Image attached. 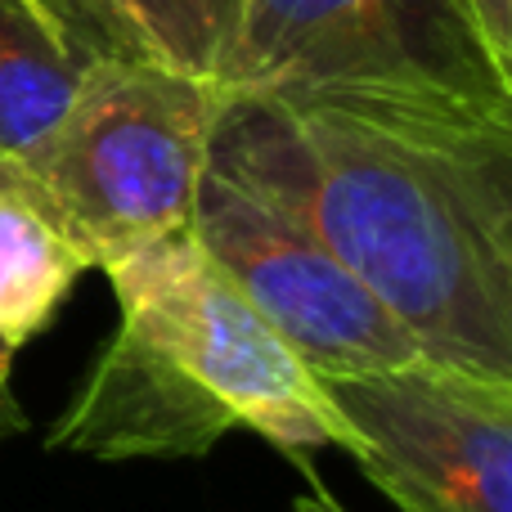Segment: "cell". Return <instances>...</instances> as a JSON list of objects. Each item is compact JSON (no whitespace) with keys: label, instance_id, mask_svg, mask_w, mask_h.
<instances>
[{"label":"cell","instance_id":"obj_1","mask_svg":"<svg viewBox=\"0 0 512 512\" xmlns=\"http://www.w3.org/2000/svg\"><path fill=\"white\" fill-rule=\"evenodd\" d=\"M212 171L324 243L432 360L512 378V126L234 99Z\"/></svg>","mask_w":512,"mask_h":512},{"label":"cell","instance_id":"obj_2","mask_svg":"<svg viewBox=\"0 0 512 512\" xmlns=\"http://www.w3.org/2000/svg\"><path fill=\"white\" fill-rule=\"evenodd\" d=\"M99 270L117 328L45 445L104 463L203 459L234 432L306 463L333 445L319 378L189 230Z\"/></svg>","mask_w":512,"mask_h":512},{"label":"cell","instance_id":"obj_3","mask_svg":"<svg viewBox=\"0 0 512 512\" xmlns=\"http://www.w3.org/2000/svg\"><path fill=\"white\" fill-rule=\"evenodd\" d=\"M207 81L221 104L512 126V68L463 0H234Z\"/></svg>","mask_w":512,"mask_h":512},{"label":"cell","instance_id":"obj_4","mask_svg":"<svg viewBox=\"0 0 512 512\" xmlns=\"http://www.w3.org/2000/svg\"><path fill=\"white\" fill-rule=\"evenodd\" d=\"M221 108L212 81L140 54L113 50L86 68L32 171L63 207L95 270L189 230L212 171Z\"/></svg>","mask_w":512,"mask_h":512},{"label":"cell","instance_id":"obj_5","mask_svg":"<svg viewBox=\"0 0 512 512\" xmlns=\"http://www.w3.org/2000/svg\"><path fill=\"white\" fill-rule=\"evenodd\" d=\"M333 445L400 512H512V378L418 355L319 378Z\"/></svg>","mask_w":512,"mask_h":512},{"label":"cell","instance_id":"obj_6","mask_svg":"<svg viewBox=\"0 0 512 512\" xmlns=\"http://www.w3.org/2000/svg\"><path fill=\"white\" fill-rule=\"evenodd\" d=\"M189 234L315 378L387 369L427 355L324 243L221 171H207Z\"/></svg>","mask_w":512,"mask_h":512},{"label":"cell","instance_id":"obj_7","mask_svg":"<svg viewBox=\"0 0 512 512\" xmlns=\"http://www.w3.org/2000/svg\"><path fill=\"white\" fill-rule=\"evenodd\" d=\"M86 270L95 261L41 176L0 153V441L27 432L14 400L18 351L59 319Z\"/></svg>","mask_w":512,"mask_h":512},{"label":"cell","instance_id":"obj_8","mask_svg":"<svg viewBox=\"0 0 512 512\" xmlns=\"http://www.w3.org/2000/svg\"><path fill=\"white\" fill-rule=\"evenodd\" d=\"M99 54L113 50L63 0H0V153L36 167Z\"/></svg>","mask_w":512,"mask_h":512},{"label":"cell","instance_id":"obj_9","mask_svg":"<svg viewBox=\"0 0 512 512\" xmlns=\"http://www.w3.org/2000/svg\"><path fill=\"white\" fill-rule=\"evenodd\" d=\"M108 50L212 77L234 0H63Z\"/></svg>","mask_w":512,"mask_h":512},{"label":"cell","instance_id":"obj_10","mask_svg":"<svg viewBox=\"0 0 512 512\" xmlns=\"http://www.w3.org/2000/svg\"><path fill=\"white\" fill-rule=\"evenodd\" d=\"M472 14V23L481 27L490 54H495L504 68H512V0H463Z\"/></svg>","mask_w":512,"mask_h":512},{"label":"cell","instance_id":"obj_11","mask_svg":"<svg viewBox=\"0 0 512 512\" xmlns=\"http://www.w3.org/2000/svg\"><path fill=\"white\" fill-rule=\"evenodd\" d=\"M292 512H346L342 504H337L328 490H319V481L310 486V495H297L292 499Z\"/></svg>","mask_w":512,"mask_h":512}]
</instances>
